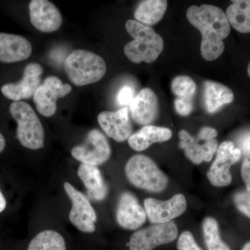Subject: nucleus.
<instances>
[{
    "mask_svg": "<svg viewBox=\"0 0 250 250\" xmlns=\"http://www.w3.org/2000/svg\"><path fill=\"white\" fill-rule=\"evenodd\" d=\"M71 154L82 164L98 166L109 159L111 149L104 135L98 129H93L88 133L83 144L72 149Z\"/></svg>",
    "mask_w": 250,
    "mask_h": 250,
    "instance_id": "obj_8",
    "label": "nucleus"
},
{
    "mask_svg": "<svg viewBox=\"0 0 250 250\" xmlns=\"http://www.w3.org/2000/svg\"><path fill=\"white\" fill-rule=\"evenodd\" d=\"M171 137L172 131L167 128L146 125L138 132L131 135L128 139V143L131 149L142 152L154 143L165 142Z\"/></svg>",
    "mask_w": 250,
    "mask_h": 250,
    "instance_id": "obj_20",
    "label": "nucleus"
},
{
    "mask_svg": "<svg viewBox=\"0 0 250 250\" xmlns=\"http://www.w3.org/2000/svg\"><path fill=\"white\" fill-rule=\"evenodd\" d=\"M27 250H66V245L60 233L53 230H45L31 240Z\"/></svg>",
    "mask_w": 250,
    "mask_h": 250,
    "instance_id": "obj_24",
    "label": "nucleus"
},
{
    "mask_svg": "<svg viewBox=\"0 0 250 250\" xmlns=\"http://www.w3.org/2000/svg\"><path fill=\"white\" fill-rule=\"evenodd\" d=\"M65 69L74 84L83 86L101 80L106 74V65L103 57L98 54L77 49L67 57Z\"/></svg>",
    "mask_w": 250,
    "mask_h": 250,
    "instance_id": "obj_3",
    "label": "nucleus"
},
{
    "mask_svg": "<svg viewBox=\"0 0 250 250\" xmlns=\"http://www.w3.org/2000/svg\"><path fill=\"white\" fill-rule=\"evenodd\" d=\"M167 6V1L165 0L143 1L135 11V19L145 25H153L164 17Z\"/></svg>",
    "mask_w": 250,
    "mask_h": 250,
    "instance_id": "obj_22",
    "label": "nucleus"
},
{
    "mask_svg": "<svg viewBox=\"0 0 250 250\" xmlns=\"http://www.w3.org/2000/svg\"><path fill=\"white\" fill-rule=\"evenodd\" d=\"M248 75H249V76L250 77V62L249 63V65H248Z\"/></svg>",
    "mask_w": 250,
    "mask_h": 250,
    "instance_id": "obj_36",
    "label": "nucleus"
},
{
    "mask_svg": "<svg viewBox=\"0 0 250 250\" xmlns=\"http://www.w3.org/2000/svg\"><path fill=\"white\" fill-rule=\"evenodd\" d=\"M31 24L44 33L58 30L62 24V16L57 6L47 0H32L29 4Z\"/></svg>",
    "mask_w": 250,
    "mask_h": 250,
    "instance_id": "obj_14",
    "label": "nucleus"
},
{
    "mask_svg": "<svg viewBox=\"0 0 250 250\" xmlns=\"http://www.w3.org/2000/svg\"><path fill=\"white\" fill-rule=\"evenodd\" d=\"M125 27L134 39L124 48L128 59L134 63H150L155 62L164 49L162 37L149 26L145 25L135 20H129Z\"/></svg>",
    "mask_w": 250,
    "mask_h": 250,
    "instance_id": "obj_2",
    "label": "nucleus"
},
{
    "mask_svg": "<svg viewBox=\"0 0 250 250\" xmlns=\"http://www.w3.org/2000/svg\"><path fill=\"white\" fill-rule=\"evenodd\" d=\"M233 202L241 213L250 218V192L243 190L235 194Z\"/></svg>",
    "mask_w": 250,
    "mask_h": 250,
    "instance_id": "obj_27",
    "label": "nucleus"
},
{
    "mask_svg": "<svg viewBox=\"0 0 250 250\" xmlns=\"http://www.w3.org/2000/svg\"><path fill=\"white\" fill-rule=\"evenodd\" d=\"M206 246L208 250H231L221 239L218 222L213 218L205 219L202 225Z\"/></svg>",
    "mask_w": 250,
    "mask_h": 250,
    "instance_id": "obj_25",
    "label": "nucleus"
},
{
    "mask_svg": "<svg viewBox=\"0 0 250 250\" xmlns=\"http://www.w3.org/2000/svg\"><path fill=\"white\" fill-rule=\"evenodd\" d=\"M77 174L84 184L90 199L97 202L104 200L108 194V188L97 166L82 164Z\"/></svg>",
    "mask_w": 250,
    "mask_h": 250,
    "instance_id": "obj_19",
    "label": "nucleus"
},
{
    "mask_svg": "<svg viewBox=\"0 0 250 250\" xmlns=\"http://www.w3.org/2000/svg\"><path fill=\"white\" fill-rule=\"evenodd\" d=\"M6 147V140L4 136L0 133V153L2 152Z\"/></svg>",
    "mask_w": 250,
    "mask_h": 250,
    "instance_id": "obj_34",
    "label": "nucleus"
},
{
    "mask_svg": "<svg viewBox=\"0 0 250 250\" xmlns=\"http://www.w3.org/2000/svg\"><path fill=\"white\" fill-rule=\"evenodd\" d=\"M32 47L22 36L0 32V62H16L30 57Z\"/></svg>",
    "mask_w": 250,
    "mask_h": 250,
    "instance_id": "obj_18",
    "label": "nucleus"
},
{
    "mask_svg": "<svg viewBox=\"0 0 250 250\" xmlns=\"http://www.w3.org/2000/svg\"><path fill=\"white\" fill-rule=\"evenodd\" d=\"M189 22L202 34L200 52L207 61L215 60L223 53V40L229 34L230 24L225 12L213 5L192 6L188 9Z\"/></svg>",
    "mask_w": 250,
    "mask_h": 250,
    "instance_id": "obj_1",
    "label": "nucleus"
},
{
    "mask_svg": "<svg viewBox=\"0 0 250 250\" xmlns=\"http://www.w3.org/2000/svg\"><path fill=\"white\" fill-rule=\"evenodd\" d=\"M172 92L180 99L192 100L196 91V84L188 76H177L172 80L171 85Z\"/></svg>",
    "mask_w": 250,
    "mask_h": 250,
    "instance_id": "obj_26",
    "label": "nucleus"
},
{
    "mask_svg": "<svg viewBox=\"0 0 250 250\" xmlns=\"http://www.w3.org/2000/svg\"><path fill=\"white\" fill-rule=\"evenodd\" d=\"M63 187L72 202L69 215L70 222L82 232L93 233L95 231L97 215L88 197L68 182H65Z\"/></svg>",
    "mask_w": 250,
    "mask_h": 250,
    "instance_id": "obj_10",
    "label": "nucleus"
},
{
    "mask_svg": "<svg viewBox=\"0 0 250 250\" xmlns=\"http://www.w3.org/2000/svg\"><path fill=\"white\" fill-rule=\"evenodd\" d=\"M133 119L138 124L147 125L155 121L159 113V101L152 89L146 88L136 95L130 104Z\"/></svg>",
    "mask_w": 250,
    "mask_h": 250,
    "instance_id": "obj_17",
    "label": "nucleus"
},
{
    "mask_svg": "<svg viewBox=\"0 0 250 250\" xmlns=\"http://www.w3.org/2000/svg\"><path fill=\"white\" fill-rule=\"evenodd\" d=\"M241 151L235 147L230 141L222 143L217 150L214 162L207 172V178L212 185L216 187H228L232 181L231 166L241 159Z\"/></svg>",
    "mask_w": 250,
    "mask_h": 250,
    "instance_id": "obj_9",
    "label": "nucleus"
},
{
    "mask_svg": "<svg viewBox=\"0 0 250 250\" xmlns=\"http://www.w3.org/2000/svg\"><path fill=\"white\" fill-rule=\"evenodd\" d=\"M144 207L150 223H166L183 214L187 202L184 195L177 194L167 201L147 198L145 200Z\"/></svg>",
    "mask_w": 250,
    "mask_h": 250,
    "instance_id": "obj_12",
    "label": "nucleus"
},
{
    "mask_svg": "<svg viewBox=\"0 0 250 250\" xmlns=\"http://www.w3.org/2000/svg\"><path fill=\"white\" fill-rule=\"evenodd\" d=\"M242 250H250V241L247 243Z\"/></svg>",
    "mask_w": 250,
    "mask_h": 250,
    "instance_id": "obj_35",
    "label": "nucleus"
},
{
    "mask_svg": "<svg viewBox=\"0 0 250 250\" xmlns=\"http://www.w3.org/2000/svg\"><path fill=\"white\" fill-rule=\"evenodd\" d=\"M174 107L179 115L187 116L191 113L193 109V104L192 100L177 98L174 101Z\"/></svg>",
    "mask_w": 250,
    "mask_h": 250,
    "instance_id": "obj_30",
    "label": "nucleus"
},
{
    "mask_svg": "<svg viewBox=\"0 0 250 250\" xmlns=\"http://www.w3.org/2000/svg\"><path fill=\"white\" fill-rule=\"evenodd\" d=\"M233 99L232 90L226 85L212 81L205 82L204 100L208 113H215L224 105L231 103Z\"/></svg>",
    "mask_w": 250,
    "mask_h": 250,
    "instance_id": "obj_21",
    "label": "nucleus"
},
{
    "mask_svg": "<svg viewBox=\"0 0 250 250\" xmlns=\"http://www.w3.org/2000/svg\"><path fill=\"white\" fill-rule=\"evenodd\" d=\"M9 111L17 122V138L21 144L33 150L43 147V126L30 105L24 102H14L10 106Z\"/></svg>",
    "mask_w": 250,
    "mask_h": 250,
    "instance_id": "obj_5",
    "label": "nucleus"
},
{
    "mask_svg": "<svg viewBox=\"0 0 250 250\" xmlns=\"http://www.w3.org/2000/svg\"><path fill=\"white\" fill-rule=\"evenodd\" d=\"M125 174L134 187L148 191H164L168 184L167 176L151 158L136 154L125 166Z\"/></svg>",
    "mask_w": 250,
    "mask_h": 250,
    "instance_id": "obj_4",
    "label": "nucleus"
},
{
    "mask_svg": "<svg viewBox=\"0 0 250 250\" xmlns=\"http://www.w3.org/2000/svg\"><path fill=\"white\" fill-rule=\"evenodd\" d=\"M218 132L209 126H205L193 136L186 130H181L179 136V147L183 149L189 160L194 164L209 162L218 150V141L215 139Z\"/></svg>",
    "mask_w": 250,
    "mask_h": 250,
    "instance_id": "obj_6",
    "label": "nucleus"
},
{
    "mask_svg": "<svg viewBox=\"0 0 250 250\" xmlns=\"http://www.w3.org/2000/svg\"><path fill=\"white\" fill-rule=\"evenodd\" d=\"M177 236L178 229L173 222L154 224L133 233L126 246L130 250H153L174 241Z\"/></svg>",
    "mask_w": 250,
    "mask_h": 250,
    "instance_id": "obj_7",
    "label": "nucleus"
},
{
    "mask_svg": "<svg viewBox=\"0 0 250 250\" xmlns=\"http://www.w3.org/2000/svg\"><path fill=\"white\" fill-rule=\"evenodd\" d=\"M98 121L105 134L117 142H123L132 135V125L126 107L115 112H102L99 113Z\"/></svg>",
    "mask_w": 250,
    "mask_h": 250,
    "instance_id": "obj_15",
    "label": "nucleus"
},
{
    "mask_svg": "<svg viewBox=\"0 0 250 250\" xmlns=\"http://www.w3.org/2000/svg\"><path fill=\"white\" fill-rule=\"evenodd\" d=\"M43 69L40 64L31 62L25 67L22 80L18 83H9L3 85L1 93L4 97L14 102L23 99H29L40 86L41 77Z\"/></svg>",
    "mask_w": 250,
    "mask_h": 250,
    "instance_id": "obj_13",
    "label": "nucleus"
},
{
    "mask_svg": "<svg viewBox=\"0 0 250 250\" xmlns=\"http://www.w3.org/2000/svg\"><path fill=\"white\" fill-rule=\"evenodd\" d=\"M71 90V85L62 83L58 77H47L33 96L38 111L47 118L54 116L57 112V100L66 96Z\"/></svg>",
    "mask_w": 250,
    "mask_h": 250,
    "instance_id": "obj_11",
    "label": "nucleus"
},
{
    "mask_svg": "<svg viewBox=\"0 0 250 250\" xmlns=\"http://www.w3.org/2000/svg\"><path fill=\"white\" fill-rule=\"evenodd\" d=\"M239 149L245 155L250 157V131L246 133L240 139Z\"/></svg>",
    "mask_w": 250,
    "mask_h": 250,
    "instance_id": "obj_32",
    "label": "nucleus"
},
{
    "mask_svg": "<svg viewBox=\"0 0 250 250\" xmlns=\"http://www.w3.org/2000/svg\"><path fill=\"white\" fill-rule=\"evenodd\" d=\"M231 2L225 14L230 25L239 32L250 33V0H236Z\"/></svg>",
    "mask_w": 250,
    "mask_h": 250,
    "instance_id": "obj_23",
    "label": "nucleus"
},
{
    "mask_svg": "<svg viewBox=\"0 0 250 250\" xmlns=\"http://www.w3.org/2000/svg\"><path fill=\"white\" fill-rule=\"evenodd\" d=\"M178 250H203L198 246L190 231H184L179 237L177 242Z\"/></svg>",
    "mask_w": 250,
    "mask_h": 250,
    "instance_id": "obj_28",
    "label": "nucleus"
},
{
    "mask_svg": "<svg viewBox=\"0 0 250 250\" xmlns=\"http://www.w3.org/2000/svg\"><path fill=\"white\" fill-rule=\"evenodd\" d=\"M6 206V199H5L4 195H3L2 192L0 190V213H1L5 209Z\"/></svg>",
    "mask_w": 250,
    "mask_h": 250,
    "instance_id": "obj_33",
    "label": "nucleus"
},
{
    "mask_svg": "<svg viewBox=\"0 0 250 250\" xmlns=\"http://www.w3.org/2000/svg\"><path fill=\"white\" fill-rule=\"evenodd\" d=\"M242 178L246 184L247 190L250 192V161L246 159L241 167Z\"/></svg>",
    "mask_w": 250,
    "mask_h": 250,
    "instance_id": "obj_31",
    "label": "nucleus"
},
{
    "mask_svg": "<svg viewBox=\"0 0 250 250\" xmlns=\"http://www.w3.org/2000/svg\"><path fill=\"white\" fill-rule=\"evenodd\" d=\"M146 210L136 197L129 192L121 194L116 209V220L125 229L136 230L146 223Z\"/></svg>",
    "mask_w": 250,
    "mask_h": 250,
    "instance_id": "obj_16",
    "label": "nucleus"
},
{
    "mask_svg": "<svg viewBox=\"0 0 250 250\" xmlns=\"http://www.w3.org/2000/svg\"><path fill=\"white\" fill-rule=\"evenodd\" d=\"M134 90L129 85L122 87L116 96V101L119 106L130 105L134 98Z\"/></svg>",
    "mask_w": 250,
    "mask_h": 250,
    "instance_id": "obj_29",
    "label": "nucleus"
}]
</instances>
